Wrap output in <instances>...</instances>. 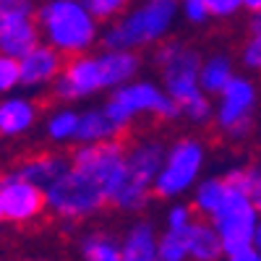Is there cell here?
Wrapping results in <instances>:
<instances>
[{
	"label": "cell",
	"instance_id": "cell-1",
	"mask_svg": "<svg viewBox=\"0 0 261 261\" xmlns=\"http://www.w3.org/2000/svg\"><path fill=\"white\" fill-rule=\"evenodd\" d=\"M39 29L47 34L53 47L65 53H81L94 39V24L76 0H58L37 11Z\"/></svg>",
	"mask_w": 261,
	"mask_h": 261
},
{
	"label": "cell",
	"instance_id": "cell-2",
	"mask_svg": "<svg viewBox=\"0 0 261 261\" xmlns=\"http://www.w3.org/2000/svg\"><path fill=\"white\" fill-rule=\"evenodd\" d=\"M47 204L63 217H84L107 204L105 188L86 172L65 170L47 188Z\"/></svg>",
	"mask_w": 261,
	"mask_h": 261
},
{
	"label": "cell",
	"instance_id": "cell-3",
	"mask_svg": "<svg viewBox=\"0 0 261 261\" xmlns=\"http://www.w3.org/2000/svg\"><path fill=\"white\" fill-rule=\"evenodd\" d=\"M214 225L220 230L222 248L227 253L243 251L251 246L253 235H256V206L251 204V199L243 191L227 186V193H225L220 209L214 212Z\"/></svg>",
	"mask_w": 261,
	"mask_h": 261
},
{
	"label": "cell",
	"instance_id": "cell-4",
	"mask_svg": "<svg viewBox=\"0 0 261 261\" xmlns=\"http://www.w3.org/2000/svg\"><path fill=\"white\" fill-rule=\"evenodd\" d=\"M175 13V0H149V3L134 16L123 21L118 29H113L105 39V47H125V45H141L160 37L167 27V21Z\"/></svg>",
	"mask_w": 261,
	"mask_h": 261
},
{
	"label": "cell",
	"instance_id": "cell-5",
	"mask_svg": "<svg viewBox=\"0 0 261 261\" xmlns=\"http://www.w3.org/2000/svg\"><path fill=\"white\" fill-rule=\"evenodd\" d=\"M144 110H154L165 118H175L178 115V102H170L165 99L154 86L149 84H136V86H128V89H120L110 102H107V115L115 125H125L134 115L144 113Z\"/></svg>",
	"mask_w": 261,
	"mask_h": 261
},
{
	"label": "cell",
	"instance_id": "cell-6",
	"mask_svg": "<svg viewBox=\"0 0 261 261\" xmlns=\"http://www.w3.org/2000/svg\"><path fill=\"white\" fill-rule=\"evenodd\" d=\"M0 193H3L6 220H11V222H29L47 204V193L42 191L37 183L16 178V175H8L3 180Z\"/></svg>",
	"mask_w": 261,
	"mask_h": 261
},
{
	"label": "cell",
	"instance_id": "cell-7",
	"mask_svg": "<svg viewBox=\"0 0 261 261\" xmlns=\"http://www.w3.org/2000/svg\"><path fill=\"white\" fill-rule=\"evenodd\" d=\"M201 165V149L193 141H178V146L172 149V154L167 160L165 172L154 180V193L157 196H172L180 193L196 175V170Z\"/></svg>",
	"mask_w": 261,
	"mask_h": 261
},
{
	"label": "cell",
	"instance_id": "cell-8",
	"mask_svg": "<svg viewBox=\"0 0 261 261\" xmlns=\"http://www.w3.org/2000/svg\"><path fill=\"white\" fill-rule=\"evenodd\" d=\"M81 55V53H65L58 47H47V45H37L32 53H27L21 58V81L24 84H42L50 81L55 76H63L68 63Z\"/></svg>",
	"mask_w": 261,
	"mask_h": 261
},
{
	"label": "cell",
	"instance_id": "cell-9",
	"mask_svg": "<svg viewBox=\"0 0 261 261\" xmlns=\"http://www.w3.org/2000/svg\"><path fill=\"white\" fill-rule=\"evenodd\" d=\"M63 172H65L63 154H55V151H34V154H29L18 162L13 175L32 180L37 186H50L53 180H58L63 175Z\"/></svg>",
	"mask_w": 261,
	"mask_h": 261
},
{
	"label": "cell",
	"instance_id": "cell-10",
	"mask_svg": "<svg viewBox=\"0 0 261 261\" xmlns=\"http://www.w3.org/2000/svg\"><path fill=\"white\" fill-rule=\"evenodd\" d=\"M253 102V89L243 79H230L225 86V105L220 110V128H230L235 120L248 115Z\"/></svg>",
	"mask_w": 261,
	"mask_h": 261
},
{
	"label": "cell",
	"instance_id": "cell-11",
	"mask_svg": "<svg viewBox=\"0 0 261 261\" xmlns=\"http://www.w3.org/2000/svg\"><path fill=\"white\" fill-rule=\"evenodd\" d=\"M183 238L188 253H193L199 261H214L222 251V238L204 222H188L183 227Z\"/></svg>",
	"mask_w": 261,
	"mask_h": 261
},
{
	"label": "cell",
	"instance_id": "cell-12",
	"mask_svg": "<svg viewBox=\"0 0 261 261\" xmlns=\"http://www.w3.org/2000/svg\"><path fill=\"white\" fill-rule=\"evenodd\" d=\"M34 120L32 105L24 99H11L0 105V134H21Z\"/></svg>",
	"mask_w": 261,
	"mask_h": 261
},
{
	"label": "cell",
	"instance_id": "cell-13",
	"mask_svg": "<svg viewBox=\"0 0 261 261\" xmlns=\"http://www.w3.org/2000/svg\"><path fill=\"white\" fill-rule=\"evenodd\" d=\"M123 261H157V246L146 225L136 227L123 246Z\"/></svg>",
	"mask_w": 261,
	"mask_h": 261
},
{
	"label": "cell",
	"instance_id": "cell-14",
	"mask_svg": "<svg viewBox=\"0 0 261 261\" xmlns=\"http://www.w3.org/2000/svg\"><path fill=\"white\" fill-rule=\"evenodd\" d=\"M118 128L120 125H115L107 113H86L84 118H79V128L73 136L79 141H99V139L113 136Z\"/></svg>",
	"mask_w": 261,
	"mask_h": 261
},
{
	"label": "cell",
	"instance_id": "cell-15",
	"mask_svg": "<svg viewBox=\"0 0 261 261\" xmlns=\"http://www.w3.org/2000/svg\"><path fill=\"white\" fill-rule=\"evenodd\" d=\"M102 63V73H105V86L107 84H120L125 81L130 73L136 71V65H139V58L136 55H130V53H113V55H107V58H99Z\"/></svg>",
	"mask_w": 261,
	"mask_h": 261
},
{
	"label": "cell",
	"instance_id": "cell-16",
	"mask_svg": "<svg viewBox=\"0 0 261 261\" xmlns=\"http://www.w3.org/2000/svg\"><path fill=\"white\" fill-rule=\"evenodd\" d=\"M225 193H227L225 180H209V183H204V186L199 188V193H196V212L214 214L217 209H220Z\"/></svg>",
	"mask_w": 261,
	"mask_h": 261
},
{
	"label": "cell",
	"instance_id": "cell-17",
	"mask_svg": "<svg viewBox=\"0 0 261 261\" xmlns=\"http://www.w3.org/2000/svg\"><path fill=\"white\" fill-rule=\"evenodd\" d=\"M84 258L86 261H123V253L113 241H107L102 235H94L84 243Z\"/></svg>",
	"mask_w": 261,
	"mask_h": 261
},
{
	"label": "cell",
	"instance_id": "cell-18",
	"mask_svg": "<svg viewBox=\"0 0 261 261\" xmlns=\"http://www.w3.org/2000/svg\"><path fill=\"white\" fill-rule=\"evenodd\" d=\"M230 81V65L225 58H214L212 63H206V68L201 71V84L209 92H220L225 89Z\"/></svg>",
	"mask_w": 261,
	"mask_h": 261
},
{
	"label": "cell",
	"instance_id": "cell-19",
	"mask_svg": "<svg viewBox=\"0 0 261 261\" xmlns=\"http://www.w3.org/2000/svg\"><path fill=\"white\" fill-rule=\"evenodd\" d=\"M188 253L183 230H170L162 241H160V258L162 261H183Z\"/></svg>",
	"mask_w": 261,
	"mask_h": 261
},
{
	"label": "cell",
	"instance_id": "cell-20",
	"mask_svg": "<svg viewBox=\"0 0 261 261\" xmlns=\"http://www.w3.org/2000/svg\"><path fill=\"white\" fill-rule=\"evenodd\" d=\"M84 6L97 21H107L110 16L120 13L128 6V0H84Z\"/></svg>",
	"mask_w": 261,
	"mask_h": 261
},
{
	"label": "cell",
	"instance_id": "cell-21",
	"mask_svg": "<svg viewBox=\"0 0 261 261\" xmlns=\"http://www.w3.org/2000/svg\"><path fill=\"white\" fill-rule=\"evenodd\" d=\"M18 81H21V63H16V58L11 55H0V92L11 89Z\"/></svg>",
	"mask_w": 261,
	"mask_h": 261
},
{
	"label": "cell",
	"instance_id": "cell-22",
	"mask_svg": "<svg viewBox=\"0 0 261 261\" xmlns=\"http://www.w3.org/2000/svg\"><path fill=\"white\" fill-rule=\"evenodd\" d=\"M76 128H79V118L73 113H63L50 123V136L53 139H65V136L76 134Z\"/></svg>",
	"mask_w": 261,
	"mask_h": 261
},
{
	"label": "cell",
	"instance_id": "cell-23",
	"mask_svg": "<svg viewBox=\"0 0 261 261\" xmlns=\"http://www.w3.org/2000/svg\"><path fill=\"white\" fill-rule=\"evenodd\" d=\"M243 63L248 68H261V32H251V39L243 50Z\"/></svg>",
	"mask_w": 261,
	"mask_h": 261
},
{
	"label": "cell",
	"instance_id": "cell-24",
	"mask_svg": "<svg viewBox=\"0 0 261 261\" xmlns=\"http://www.w3.org/2000/svg\"><path fill=\"white\" fill-rule=\"evenodd\" d=\"M204 3H206L209 13H214V16H227V13H232L238 6H241V0H204Z\"/></svg>",
	"mask_w": 261,
	"mask_h": 261
},
{
	"label": "cell",
	"instance_id": "cell-25",
	"mask_svg": "<svg viewBox=\"0 0 261 261\" xmlns=\"http://www.w3.org/2000/svg\"><path fill=\"white\" fill-rule=\"evenodd\" d=\"M251 204L261 212V170H251V191H248Z\"/></svg>",
	"mask_w": 261,
	"mask_h": 261
},
{
	"label": "cell",
	"instance_id": "cell-26",
	"mask_svg": "<svg viewBox=\"0 0 261 261\" xmlns=\"http://www.w3.org/2000/svg\"><path fill=\"white\" fill-rule=\"evenodd\" d=\"M188 222H191V212L188 209H183V206L172 209V214H170V230H183Z\"/></svg>",
	"mask_w": 261,
	"mask_h": 261
},
{
	"label": "cell",
	"instance_id": "cell-27",
	"mask_svg": "<svg viewBox=\"0 0 261 261\" xmlns=\"http://www.w3.org/2000/svg\"><path fill=\"white\" fill-rule=\"evenodd\" d=\"M186 11H188L191 21H204V16L209 13L204 0H186Z\"/></svg>",
	"mask_w": 261,
	"mask_h": 261
},
{
	"label": "cell",
	"instance_id": "cell-28",
	"mask_svg": "<svg viewBox=\"0 0 261 261\" xmlns=\"http://www.w3.org/2000/svg\"><path fill=\"white\" fill-rule=\"evenodd\" d=\"M230 261H261V258H258L256 251H251V246H248V248H243V251L230 253Z\"/></svg>",
	"mask_w": 261,
	"mask_h": 261
},
{
	"label": "cell",
	"instance_id": "cell-29",
	"mask_svg": "<svg viewBox=\"0 0 261 261\" xmlns=\"http://www.w3.org/2000/svg\"><path fill=\"white\" fill-rule=\"evenodd\" d=\"M243 3H246L251 11H261V0H243Z\"/></svg>",
	"mask_w": 261,
	"mask_h": 261
},
{
	"label": "cell",
	"instance_id": "cell-30",
	"mask_svg": "<svg viewBox=\"0 0 261 261\" xmlns=\"http://www.w3.org/2000/svg\"><path fill=\"white\" fill-rule=\"evenodd\" d=\"M253 241H256V246H258V251H261V225L256 227V235H253Z\"/></svg>",
	"mask_w": 261,
	"mask_h": 261
},
{
	"label": "cell",
	"instance_id": "cell-31",
	"mask_svg": "<svg viewBox=\"0 0 261 261\" xmlns=\"http://www.w3.org/2000/svg\"><path fill=\"white\" fill-rule=\"evenodd\" d=\"M6 220V212H3V193H0V222Z\"/></svg>",
	"mask_w": 261,
	"mask_h": 261
}]
</instances>
